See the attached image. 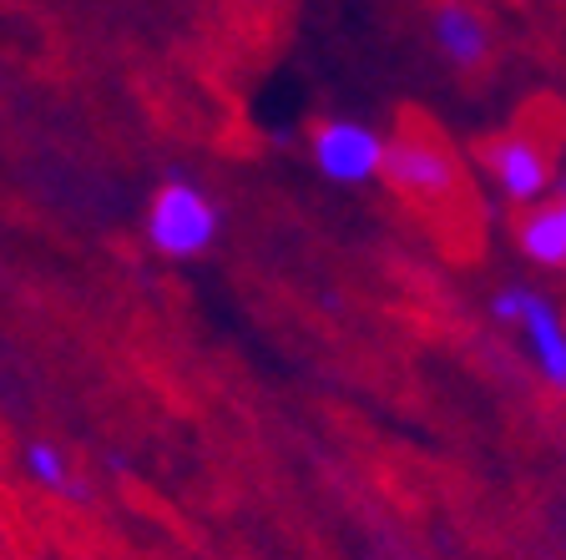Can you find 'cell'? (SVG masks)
Returning a JSON list of instances; mask_svg holds the SVG:
<instances>
[{"label": "cell", "mask_w": 566, "mask_h": 560, "mask_svg": "<svg viewBox=\"0 0 566 560\" xmlns=\"http://www.w3.org/2000/svg\"><path fill=\"white\" fill-rule=\"evenodd\" d=\"M379 187H389L410 212L440 222H460L471 212V177L465 162L450 147V137L420 112H405L400 127L385 131V167H379Z\"/></svg>", "instance_id": "obj_1"}, {"label": "cell", "mask_w": 566, "mask_h": 560, "mask_svg": "<svg viewBox=\"0 0 566 560\" xmlns=\"http://www.w3.org/2000/svg\"><path fill=\"white\" fill-rule=\"evenodd\" d=\"M142 237L167 263H198L223 237V208L192 177H163L142 212Z\"/></svg>", "instance_id": "obj_2"}, {"label": "cell", "mask_w": 566, "mask_h": 560, "mask_svg": "<svg viewBox=\"0 0 566 560\" xmlns=\"http://www.w3.org/2000/svg\"><path fill=\"white\" fill-rule=\"evenodd\" d=\"M471 162H475V172L495 187V198L506 202L511 212L552 198L556 172H562L556 141L546 137V131H531V127H506V131L481 137L471 147Z\"/></svg>", "instance_id": "obj_3"}, {"label": "cell", "mask_w": 566, "mask_h": 560, "mask_svg": "<svg viewBox=\"0 0 566 560\" xmlns=\"http://www.w3.org/2000/svg\"><path fill=\"white\" fill-rule=\"evenodd\" d=\"M485 314L501 328L521 334L536 379H542L552 394H566V308L556 304L552 293L536 288V283H501V288L491 293Z\"/></svg>", "instance_id": "obj_4"}, {"label": "cell", "mask_w": 566, "mask_h": 560, "mask_svg": "<svg viewBox=\"0 0 566 560\" xmlns=\"http://www.w3.org/2000/svg\"><path fill=\"white\" fill-rule=\"evenodd\" d=\"M308 162L334 187H375L385 167V131L359 117H318L308 131Z\"/></svg>", "instance_id": "obj_5"}, {"label": "cell", "mask_w": 566, "mask_h": 560, "mask_svg": "<svg viewBox=\"0 0 566 560\" xmlns=\"http://www.w3.org/2000/svg\"><path fill=\"white\" fill-rule=\"evenodd\" d=\"M430 46L450 71H481L495 51V31L481 6L471 0H436L430 6Z\"/></svg>", "instance_id": "obj_6"}, {"label": "cell", "mask_w": 566, "mask_h": 560, "mask_svg": "<svg viewBox=\"0 0 566 560\" xmlns=\"http://www.w3.org/2000/svg\"><path fill=\"white\" fill-rule=\"evenodd\" d=\"M511 243H516V253L531 268L566 278V202L542 198L531 208H516L511 212Z\"/></svg>", "instance_id": "obj_7"}, {"label": "cell", "mask_w": 566, "mask_h": 560, "mask_svg": "<svg viewBox=\"0 0 566 560\" xmlns=\"http://www.w3.org/2000/svg\"><path fill=\"white\" fill-rule=\"evenodd\" d=\"M21 469L25 479H31L41 495H51V500H66V505H86L92 500V485L82 479V469H76V459H71V450L61 440H25L21 444Z\"/></svg>", "instance_id": "obj_8"}, {"label": "cell", "mask_w": 566, "mask_h": 560, "mask_svg": "<svg viewBox=\"0 0 566 560\" xmlns=\"http://www.w3.org/2000/svg\"><path fill=\"white\" fill-rule=\"evenodd\" d=\"M552 198H562V202H566V172H556V187H552Z\"/></svg>", "instance_id": "obj_9"}]
</instances>
